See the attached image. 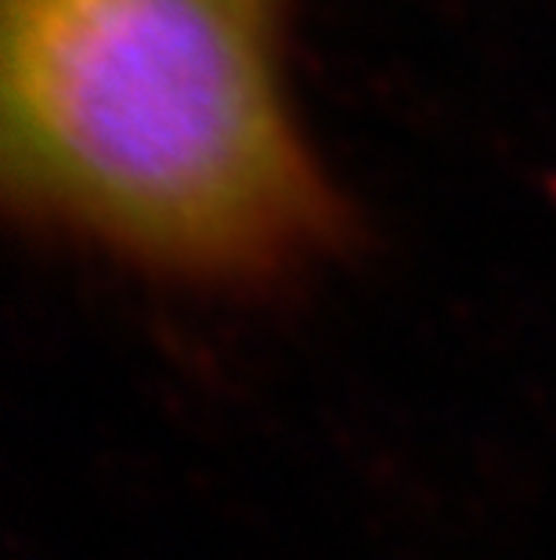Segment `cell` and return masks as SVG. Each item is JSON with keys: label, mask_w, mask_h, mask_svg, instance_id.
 <instances>
[{"label": "cell", "mask_w": 556, "mask_h": 560, "mask_svg": "<svg viewBox=\"0 0 556 560\" xmlns=\"http://www.w3.org/2000/svg\"><path fill=\"white\" fill-rule=\"evenodd\" d=\"M289 0H0V192L33 232L196 293L351 240L286 66Z\"/></svg>", "instance_id": "cell-1"}]
</instances>
